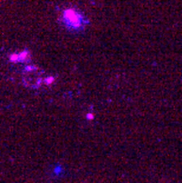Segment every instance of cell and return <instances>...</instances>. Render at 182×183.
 Returning a JSON list of instances; mask_svg holds the SVG:
<instances>
[{"label": "cell", "instance_id": "6da1fadb", "mask_svg": "<svg viewBox=\"0 0 182 183\" xmlns=\"http://www.w3.org/2000/svg\"><path fill=\"white\" fill-rule=\"evenodd\" d=\"M43 78L36 69H27L24 73V82L28 86H37L42 83Z\"/></svg>", "mask_w": 182, "mask_h": 183}]
</instances>
